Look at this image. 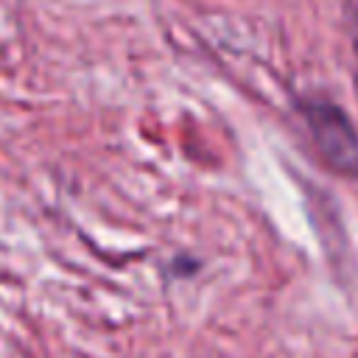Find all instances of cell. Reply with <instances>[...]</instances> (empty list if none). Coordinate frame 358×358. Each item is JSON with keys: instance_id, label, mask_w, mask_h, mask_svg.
Listing matches in <instances>:
<instances>
[{"instance_id": "obj_2", "label": "cell", "mask_w": 358, "mask_h": 358, "mask_svg": "<svg viewBox=\"0 0 358 358\" xmlns=\"http://www.w3.org/2000/svg\"><path fill=\"white\" fill-rule=\"evenodd\" d=\"M344 22H347V36H350L355 67H358V0H344ZM355 78H358V70H355Z\"/></svg>"}, {"instance_id": "obj_1", "label": "cell", "mask_w": 358, "mask_h": 358, "mask_svg": "<svg viewBox=\"0 0 358 358\" xmlns=\"http://www.w3.org/2000/svg\"><path fill=\"white\" fill-rule=\"evenodd\" d=\"M299 115L319 157L341 176H358V131L350 115L327 98H302Z\"/></svg>"}]
</instances>
